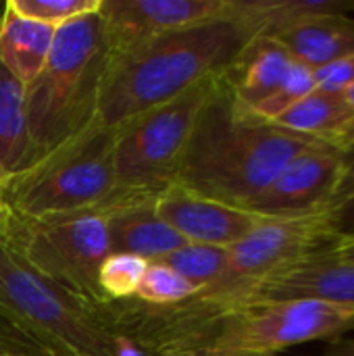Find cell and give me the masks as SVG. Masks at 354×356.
Here are the masks:
<instances>
[{"mask_svg":"<svg viewBox=\"0 0 354 356\" xmlns=\"http://www.w3.org/2000/svg\"><path fill=\"white\" fill-rule=\"evenodd\" d=\"M100 319L152 356H277L298 344L340 340L354 330L353 307L317 300L250 302L221 309L104 302Z\"/></svg>","mask_w":354,"mask_h":356,"instance_id":"1","label":"cell"},{"mask_svg":"<svg viewBox=\"0 0 354 356\" xmlns=\"http://www.w3.org/2000/svg\"><path fill=\"white\" fill-rule=\"evenodd\" d=\"M319 140L292 134L244 106L223 73L200 108L173 186L246 209L275 175Z\"/></svg>","mask_w":354,"mask_h":356,"instance_id":"2","label":"cell"},{"mask_svg":"<svg viewBox=\"0 0 354 356\" xmlns=\"http://www.w3.org/2000/svg\"><path fill=\"white\" fill-rule=\"evenodd\" d=\"M246 40H250L248 33L232 17H225L165 33L111 56L94 119L117 129L125 121L182 96L223 73Z\"/></svg>","mask_w":354,"mask_h":356,"instance_id":"3","label":"cell"},{"mask_svg":"<svg viewBox=\"0 0 354 356\" xmlns=\"http://www.w3.org/2000/svg\"><path fill=\"white\" fill-rule=\"evenodd\" d=\"M0 340L46 356H113L98 307L42 277L0 236Z\"/></svg>","mask_w":354,"mask_h":356,"instance_id":"4","label":"cell"},{"mask_svg":"<svg viewBox=\"0 0 354 356\" xmlns=\"http://www.w3.org/2000/svg\"><path fill=\"white\" fill-rule=\"evenodd\" d=\"M108 58L100 10L56 27L50 56L27 86V134L33 161L94 119Z\"/></svg>","mask_w":354,"mask_h":356,"instance_id":"5","label":"cell"},{"mask_svg":"<svg viewBox=\"0 0 354 356\" xmlns=\"http://www.w3.org/2000/svg\"><path fill=\"white\" fill-rule=\"evenodd\" d=\"M115 140L117 129L92 119L27 169L13 173L2 200L23 219L102 211L117 192Z\"/></svg>","mask_w":354,"mask_h":356,"instance_id":"6","label":"cell"},{"mask_svg":"<svg viewBox=\"0 0 354 356\" xmlns=\"http://www.w3.org/2000/svg\"><path fill=\"white\" fill-rule=\"evenodd\" d=\"M217 75L117 127V204L154 202L161 192L175 184L196 117Z\"/></svg>","mask_w":354,"mask_h":356,"instance_id":"7","label":"cell"},{"mask_svg":"<svg viewBox=\"0 0 354 356\" xmlns=\"http://www.w3.org/2000/svg\"><path fill=\"white\" fill-rule=\"evenodd\" d=\"M4 240L48 282L92 307L104 305L98 273L111 254L106 211L54 219L10 217Z\"/></svg>","mask_w":354,"mask_h":356,"instance_id":"8","label":"cell"},{"mask_svg":"<svg viewBox=\"0 0 354 356\" xmlns=\"http://www.w3.org/2000/svg\"><path fill=\"white\" fill-rule=\"evenodd\" d=\"M332 246L334 240L317 215L265 219L244 240L227 248V263L221 275L184 302L196 309L227 307L277 269Z\"/></svg>","mask_w":354,"mask_h":356,"instance_id":"9","label":"cell"},{"mask_svg":"<svg viewBox=\"0 0 354 356\" xmlns=\"http://www.w3.org/2000/svg\"><path fill=\"white\" fill-rule=\"evenodd\" d=\"M225 17H230V0H102L100 6L111 56Z\"/></svg>","mask_w":354,"mask_h":356,"instance_id":"10","label":"cell"},{"mask_svg":"<svg viewBox=\"0 0 354 356\" xmlns=\"http://www.w3.org/2000/svg\"><path fill=\"white\" fill-rule=\"evenodd\" d=\"M340 159V148L328 142L307 146L275 175L246 211L263 219H298L317 215L336 186Z\"/></svg>","mask_w":354,"mask_h":356,"instance_id":"11","label":"cell"},{"mask_svg":"<svg viewBox=\"0 0 354 356\" xmlns=\"http://www.w3.org/2000/svg\"><path fill=\"white\" fill-rule=\"evenodd\" d=\"M275 300H317L354 309V261L334 254L332 248L311 252L267 275L227 307Z\"/></svg>","mask_w":354,"mask_h":356,"instance_id":"12","label":"cell"},{"mask_svg":"<svg viewBox=\"0 0 354 356\" xmlns=\"http://www.w3.org/2000/svg\"><path fill=\"white\" fill-rule=\"evenodd\" d=\"M154 213L190 244L230 248L255 232L265 219L184 186H169L152 204Z\"/></svg>","mask_w":354,"mask_h":356,"instance_id":"13","label":"cell"},{"mask_svg":"<svg viewBox=\"0 0 354 356\" xmlns=\"http://www.w3.org/2000/svg\"><path fill=\"white\" fill-rule=\"evenodd\" d=\"M294 56L271 35H252L223 71L232 94L248 108L259 106L286 79Z\"/></svg>","mask_w":354,"mask_h":356,"instance_id":"14","label":"cell"},{"mask_svg":"<svg viewBox=\"0 0 354 356\" xmlns=\"http://www.w3.org/2000/svg\"><path fill=\"white\" fill-rule=\"evenodd\" d=\"M152 204L127 202L106 211L111 252H125L154 263L188 244L154 213Z\"/></svg>","mask_w":354,"mask_h":356,"instance_id":"15","label":"cell"},{"mask_svg":"<svg viewBox=\"0 0 354 356\" xmlns=\"http://www.w3.org/2000/svg\"><path fill=\"white\" fill-rule=\"evenodd\" d=\"M348 13H354V0H230V17L248 38H275L307 19Z\"/></svg>","mask_w":354,"mask_h":356,"instance_id":"16","label":"cell"},{"mask_svg":"<svg viewBox=\"0 0 354 356\" xmlns=\"http://www.w3.org/2000/svg\"><path fill=\"white\" fill-rule=\"evenodd\" d=\"M56 27L15 13L6 2L0 8V60L27 88L44 69Z\"/></svg>","mask_w":354,"mask_h":356,"instance_id":"17","label":"cell"},{"mask_svg":"<svg viewBox=\"0 0 354 356\" xmlns=\"http://www.w3.org/2000/svg\"><path fill=\"white\" fill-rule=\"evenodd\" d=\"M284 48L313 71L354 52V19L348 15H321L307 19L280 35Z\"/></svg>","mask_w":354,"mask_h":356,"instance_id":"18","label":"cell"},{"mask_svg":"<svg viewBox=\"0 0 354 356\" xmlns=\"http://www.w3.org/2000/svg\"><path fill=\"white\" fill-rule=\"evenodd\" d=\"M353 119L354 111L342 94L315 88L286 113H282L273 123L292 134L336 146Z\"/></svg>","mask_w":354,"mask_h":356,"instance_id":"19","label":"cell"},{"mask_svg":"<svg viewBox=\"0 0 354 356\" xmlns=\"http://www.w3.org/2000/svg\"><path fill=\"white\" fill-rule=\"evenodd\" d=\"M27 134V88L0 60V163L10 171L31 165Z\"/></svg>","mask_w":354,"mask_h":356,"instance_id":"20","label":"cell"},{"mask_svg":"<svg viewBox=\"0 0 354 356\" xmlns=\"http://www.w3.org/2000/svg\"><path fill=\"white\" fill-rule=\"evenodd\" d=\"M340 152L342 159L336 186L328 202L317 213L334 244L354 236V146L342 148Z\"/></svg>","mask_w":354,"mask_h":356,"instance_id":"21","label":"cell"},{"mask_svg":"<svg viewBox=\"0 0 354 356\" xmlns=\"http://www.w3.org/2000/svg\"><path fill=\"white\" fill-rule=\"evenodd\" d=\"M227 248L221 246H207V244H186L171 252L169 257L161 259L159 263H165L175 273H179L184 280H188L192 286L198 288V292L207 286H211L223 271L227 263Z\"/></svg>","mask_w":354,"mask_h":356,"instance_id":"22","label":"cell"},{"mask_svg":"<svg viewBox=\"0 0 354 356\" xmlns=\"http://www.w3.org/2000/svg\"><path fill=\"white\" fill-rule=\"evenodd\" d=\"M198 294V288L175 273L165 263H148L144 277L138 286V292L131 300H138L148 307H173Z\"/></svg>","mask_w":354,"mask_h":356,"instance_id":"23","label":"cell"},{"mask_svg":"<svg viewBox=\"0 0 354 356\" xmlns=\"http://www.w3.org/2000/svg\"><path fill=\"white\" fill-rule=\"evenodd\" d=\"M148 261L125 254V252H111L98 273V286L106 302H121L131 300L138 292V286L144 277Z\"/></svg>","mask_w":354,"mask_h":356,"instance_id":"24","label":"cell"},{"mask_svg":"<svg viewBox=\"0 0 354 356\" xmlns=\"http://www.w3.org/2000/svg\"><path fill=\"white\" fill-rule=\"evenodd\" d=\"M6 4L23 17L61 27L73 19L98 13L102 0H8Z\"/></svg>","mask_w":354,"mask_h":356,"instance_id":"25","label":"cell"},{"mask_svg":"<svg viewBox=\"0 0 354 356\" xmlns=\"http://www.w3.org/2000/svg\"><path fill=\"white\" fill-rule=\"evenodd\" d=\"M313 90H315V71L294 58V65L290 67L282 86L252 111L267 121H275L282 113H286L292 104H296Z\"/></svg>","mask_w":354,"mask_h":356,"instance_id":"26","label":"cell"},{"mask_svg":"<svg viewBox=\"0 0 354 356\" xmlns=\"http://www.w3.org/2000/svg\"><path fill=\"white\" fill-rule=\"evenodd\" d=\"M354 86V52L315 69V88L325 92L342 94L346 88Z\"/></svg>","mask_w":354,"mask_h":356,"instance_id":"27","label":"cell"},{"mask_svg":"<svg viewBox=\"0 0 354 356\" xmlns=\"http://www.w3.org/2000/svg\"><path fill=\"white\" fill-rule=\"evenodd\" d=\"M321 356H354V340L353 338H340Z\"/></svg>","mask_w":354,"mask_h":356,"instance_id":"28","label":"cell"},{"mask_svg":"<svg viewBox=\"0 0 354 356\" xmlns=\"http://www.w3.org/2000/svg\"><path fill=\"white\" fill-rule=\"evenodd\" d=\"M332 252L338 254V257H342V259L354 261V236L344 238V240H338V242L332 246Z\"/></svg>","mask_w":354,"mask_h":356,"instance_id":"29","label":"cell"},{"mask_svg":"<svg viewBox=\"0 0 354 356\" xmlns=\"http://www.w3.org/2000/svg\"><path fill=\"white\" fill-rule=\"evenodd\" d=\"M10 217H13V213H10V209L6 207V202H4L2 196H0V236L6 234V227H8V223H10Z\"/></svg>","mask_w":354,"mask_h":356,"instance_id":"30","label":"cell"},{"mask_svg":"<svg viewBox=\"0 0 354 356\" xmlns=\"http://www.w3.org/2000/svg\"><path fill=\"white\" fill-rule=\"evenodd\" d=\"M0 356H46V355L33 353V350H27V348H19V346H6V348H0Z\"/></svg>","mask_w":354,"mask_h":356,"instance_id":"31","label":"cell"},{"mask_svg":"<svg viewBox=\"0 0 354 356\" xmlns=\"http://www.w3.org/2000/svg\"><path fill=\"white\" fill-rule=\"evenodd\" d=\"M10 177H13V173L0 163V196L4 194V190H6V186H8V181H10Z\"/></svg>","mask_w":354,"mask_h":356,"instance_id":"32","label":"cell"},{"mask_svg":"<svg viewBox=\"0 0 354 356\" xmlns=\"http://www.w3.org/2000/svg\"><path fill=\"white\" fill-rule=\"evenodd\" d=\"M342 96H344V100L348 102V106L354 111V86H351V88H346L344 92H342Z\"/></svg>","mask_w":354,"mask_h":356,"instance_id":"33","label":"cell"},{"mask_svg":"<svg viewBox=\"0 0 354 356\" xmlns=\"http://www.w3.org/2000/svg\"><path fill=\"white\" fill-rule=\"evenodd\" d=\"M4 346H15V344H8V342H4V340H0V348H4ZM21 348V346H19Z\"/></svg>","mask_w":354,"mask_h":356,"instance_id":"34","label":"cell"},{"mask_svg":"<svg viewBox=\"0 0 354 356\" xmlns=\"http://www.w3.org/2000/svg\"><path fill=\"white\" fill-rule=\"evenodd\" d=\"M4 348H6V346H4Z\"/></svg>","mask_w":354,"mask_h":356,"instance_id":"35","label":"cell"}]
</instances>
